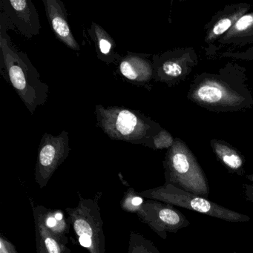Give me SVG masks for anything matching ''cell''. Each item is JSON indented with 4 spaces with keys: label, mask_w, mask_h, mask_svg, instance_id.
<instances>
[{
    "label": "cell",
    "mask_w": 253,
    "mask_h": 253,
    "mask_svg": "<svg viewBox=\"0 0 253 253\" xmlns=\"http://www.w3.org/2000/svg\"><path fill=\"white\" fill-rule=\"evenodd\" d=\"M45 223H46V226H48V228H51V229H54L56 226L58 224V220L55 218L54 216H49V217H47L46 220H45Z\"/></svg>",
    "instance_id": "ffe728a7"
},
{
    "label": "cell",
    "mask_w": 253,
    "mask_h": 253,
    "mask_svg": "<svg viewBox=\"0 0 253 253\" xmlns=\"http://www.w3.org/2000/svg\"><path fill=\"white\" fill-rule=\"evenodd\" d=\"M74 227L79 236V242L82 247L88 249L91 253H103L101 244L102 230L92 229L91 220L85 217H78L74 221Z\"/></svg>",
    "instance_id": "30bf717a"
},
{
    "label": "cell",
    "mask_w": 253,
    "mask_h": 253,
    "mask_svg": "<svg viewBox=\"0 0 253 253\" xmlns=\"http://www.w3.org/2000/svg\"><path fill=\"white\" fill-rule=\"evenodd\" d=\"M152 140H153L155 147L157 149L169 147L172 143L171 136L164 131H161V132H159L156 135L154 136Z\"/></svg>",
    "instance_id": "2e32d148"
},
{
    "label": "cell",
    "mask_w": 253,
    "mask_h": 253,
    "mask_svg": "<svg viewBox=\"0 0 253 253\" xmlns=\"http://www.w3.org/2000/svg\"><path fill=\"white\" fill-rule=\"evenodd\" d=\"M120 72L128 81L144 83L152 75L150 63L140 54H128L120 62Z\"/></svg>",
    "instance_id": "ba28073f"
},
{
    "label": "cell",
    "mask_w": 253,
    "mask_h": 253,
    "mask_svg": "<svg viewBox=\"0 0 253 253\" xmlns=\"http://www.w3.org/2000/svg\"></svg>",
    "instance_id": "cb8c5ba5"
},
{
    "label": "cell",
    "mask_w": 253,
    "mask_h": 253,
    "mask_svg": "<svg viewBox=\"0 0 253 253\" xmlns=\"http://www.w3.org/2000/svg\"><path fill=\"white\" fill-rule=\"evenodd\" d=\"M45 13L53 32L65 45L75 51H79L80 45L74 38L66 17L64 5L59 0H43Z\"/></svg>",
    "instance_id": "52a82bcc"
},
{
    "label": "cell",
    "mask_w": 253,
    "mask_h": 253,
    "mask_svg": "<svg viewBox=\"0 0 253 253\" xmlns=\"http://www.w3.org/2000/svg\"><path fill=\"white\" fill-rule=\"evenodd\" d=\"M162 70L167 76L177 78L181 75L183 69L178 63L173 61H167L163 64Z\"/></svg>",
    "instance_id": "9a60e30c"
},
{
    "label": "cell",
    "mask_w": 253,
    "mask_h": 253,
    "mask_svg": "<svg viewBox=\"0 0 253 253\" xmlns=\"http://www.w3.org/2000/svg\"><path fill=\"white\" fill-rule=\"evenodd\" d=\"M90 34L95 42L97 55L100 60L108 63L121 60V57L115 52V41L101 26L92 23Z\"/></svg>",
    "instance_id": "8fae6325"
},
{
    "label": "cell",
    "mask_w": 253,
    "mask_h": 253,
    "mask_svg": "<svg viewBox=\"0 0 253 253\" xmlns=\"http://www.w3.org/2000/svg\"><path fill=\"white\" fill-rule=\"evenodd\" d=\"M2 8L23 35L28 38L40 33L41 25L35 5L29 0L2 1Z\"/></svg>",
    "instance_id": "8992f818"
},
{
    "label": "cell",
    "mask_w": 253,
    "mask_h": 253,
    "mask_svg": "<svg viewBox=\"0 0 253 253\" xmlns=\"http://www.w3.org/2000/svg\"><path fill=\"white\" fill-rule=\"evenodd\" d=\"M143 203V199L141 198H134L132 199V204L134 206H140Z\"/></svg>",
    "instance_id": "44dd1931"
},
{
    "label": "cell",
    "mask_w": 253,
    "mask_h": 253,
    "mask_svg": "<svg viewBox=\"0 0 253 253\" xmlns=\"http://www.w3.org/2000/svg\"><path fill=\"white\" fill-rule=\"evenodd\" d=\"M232 26V20L229 18H224L220 20L216 23L213 28V33L215 35H220L224 33Z\"/></svg>",
    "instance_id": "ac0fdd59"
},
{
    "label": "cell",
    "mask_w": 253,
    "mask_h": 253,
    "mask_svg": "<svg viewBox=\"0 0 253 253\" xmlns=\"http://www.w3.org/2000/svg\"><path fill=\"white\" fill-rule=\"evenodd\" d=\"M217 157L223 164L233 172L243 174L244 161L242 158L233 149L224 145L216 144L214 147Z\"/></svg>",
    "instance_id": "7c38bea8"
},
{
    "label": "cell",
    "mask_w": 253,
    "mask_h": 253,
    "mask_svg": "<svg viewBox=\"0 0 253 253\" xmlns=\"http://www.w3.org/2000/svg\"><path fill=\"white\" fill-rule=\"evenodd\" d=\"M167 184L208 198L210 186L206 174L193 155L177 144L170 151L167 161Z\"/></svg>",
    "instance_id": "3957f363"
},
{
    "label": "cell",
    "mask_w": 253,
    "mask_h": 253,
    "mask_svg": "<svg viewBox=\"0 0 253 253\" xmlns=\"http://www.w3.org/2000/svg\"><path fill=\"white\" fill-rule=\"evenodd\" d=\"M154 195L155 198L171 205L177 206L230 223H247L251 220L250 216L229 210L210 201L208 198L182 190L171 184L159 188Z\"/></svg>",
    "instance_id": "277c9868"
},
{
    "label": "cell",
    "mask_w": 253,
    "mask_h": 253,
    "mask_svg": "<svg viewBox=\"0 0 253 253\" xmlns=\"http://www.w3.org/2000/svg\"><path fill=\"white\" fill-rule=\"evenodd\" d=\"M95 112L97 124L112 140L143 143L152 137L150 124L138 112L100 105L96 106Z\"/></svg>",
    "instance_id": "7a4b0ae2"
},
{
    "label": "cell",
    "mask_w": 253,
    "mask_h": 253,
    "mask_svg": "<svg viewBox=\"0 0 253 253\" xmlns=\"http://www.w3.org/2000/svg\"><path fill=\"white\" fill-rule=\"evenodd\" d=\"M41 238L43 241L44 246L48 253H62L61 248L58 243L51 236L48 231L45 229V226L43 224L40 226Z\"/></svg>",
    "instance_id": "5bb4252c"
},
{
    "label": "cell",
    "mask_w": 253,
    "mask_h": 253,
    "mask_svg": "<svg viewBox=\"0 0 253 253\" xmlns=\"http://www.w3.org/2000/svg\"><path fill=\"white\" fill-rule=\"evenodd\" d=\"M247 178L248 179V180H250V181L253 182V174H251V175H247Z\"/></svg>",
    "instance_id": "603a6c76"
},
{
    "label": "cell",
    "mask_w": 253,
    "mask_h": 253,
    "mask_svg": "<svg viewBox=\"0 0 253 253\" xmlns=\"http://www.w3.org/2000/svg\"><path fill=\"white\" fill-rule=\"evenodd\" d=\"M243 188H244V195L247 201L253 204V185L243 184Z\"/></svg>",
    "instance_id": "d6986e66"
},
{
    "label": "cell",
    "mask_w": 253,
    "mask_h": 253,
    "mask_svg": "<svg viewBox=\"0 0 253 253\" xmlns=\"http://www.w3.org/2000/svg\"><path fill=\"white\" fill-rule=\"evenodd\" d=\"M152 211L156 213L158 226L164 238L165 230L177 232L179 229L187 227L190 224L183 213L168 204H155L152 206Z\"/></svg>",
    "instance_id": "9c48e42d"
},
{
    "label": "cell",
    "mask_w": 253,
    "mask_h": 253,
    "mask_svg": "<svg viewBox=\"0 0 253 253\" xmlns=\"http://www.w3.org/2000/svg\"><path fill=\"white\" fill-rule=\"evenodd\" d=\"M69 133L66 130L58 136L45 133L41 139L37 165V175L46 180L69 155Z\"/></svg>",
    "instance_id": "5b68a950"
},
{
    "label": "cell",
    "mask_w": 253,
    "mask_h": 253,
    "mask_svg": "<svg viewBox=\"0 0 253 253\" xmlns=\"http://www.w3.org/2000/svg\"><path fill=\"white\" fill-rule=\"evenodd\" d=\"M253 25V16L251 14L243 16L235 23V29L239 32L245 31Z\"/></svg>",
    "instance_id": "e0dca14e"
},
{
    "label": "cell",
    "mask_w": 253,
    "mask_h": 253,
    "mask_svg": "<svg viewBox=\"0 0 253 253\" xmlns=\"http://www.w3.org/2000/svg\"><path fill=\"white\" fill-rule=\"evenodd\" d=\"M54 217H55V218L57 219L58 221H60V220H62V219H63V214L60 212H57L55 214H54Z\"/></svg>",
    "instance_id": "7402d4cb"
},
{
    "label": "cell",
    "mask_w": 253,
    "mask_h": 253,
    "mask_svg": "<svg viewBox=\"0 0 253 253\" xmlns=\"http://www.w3.org/2000/svg\"><path fill=\"white\" fill-rule=\"evenodd\" d=\"M223 94L224 93L223 90L220 87L213 84L201 85L197 91L198 98L203 102L208 103H217L223 98Z\"/></svg>",
    "instance_id": "4fadbf2b"
},
{
    "label": "cell",
    "mask_w": 253,
    "mask_h": 253,
    "mask_svg": "<svg viewBox=\"0 0 253 253\" xmlns=\"http://www.w3.org/2000/svg\"><path fill=\"white\" fill-rule=\"evenodd\" d=\"M0 47L2 61L7 76L31 113L46 102L48 85L41 81L36 68L25 53L11 46L6 38L1 35Z\"/></svg>",
    "instance_id": "6da1fadb"
}]
</instances>
